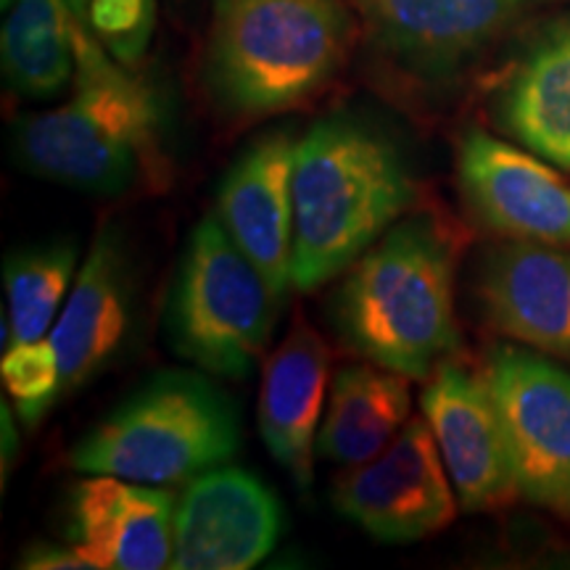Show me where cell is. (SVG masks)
Returning <instances> with one entry per match:
<instances>
[{"label":"cell","mask_w":570,"mask_h":570,"mask_svg":"<svg viewBox=\"0 0 570 570\" xmlns=\"http://www.w3.org/2000/svg\"><path fill=\"white\" fill-rule=\"evenodd\" d=\"M71 46L69 101L13 125V161L40 180L92 196L164 190L169 156L159 90L135 67L114 59L77 17Z\"/></svg>","instance_id":"1"},{"label":"cell","mask_w":570,"mask_h":570,"mask_svg":"<svg viewBox=\"0 0 570 570\" xmlns=\"http://www.w3.org/2000/svg\"><path fill=\"white\" fill-rule=\"evenodd\" d=\"M407 151L370 119L336 114L296 140L291 288L336 281L417 206Z\"/></svg>","instance_id":"2"},{"label":"cell","mask_w":570,"mask_h":570,"mask_svg":"<svg viewBox=\"0 0 570 570\" xmlns=\"http://www.w3.org/2000/svg\"><path fill=\"white\" fill-rule=\"evenodd\" d=\"M458 246L431 212H410L341 277L331 323L348 352L428 381L460 352Z\"/></svg>","instance_id":"3"},{"label":"cell","mask_w":570,"mask_h":570,"mask_svg":"<svg viewBox=\"0 0 570 570\" xmlns=\"http://www.w3.org/2000/svg\"><path fill=\"white\" fill-rule=\"evenodd\" d=\"M352 40L354 17L344 0H217L206 90L238 122L294 111L338 75Z\"/></svg>","instance_id":"4"},{"label":"cell","mask_w":570,"mask_h":570,"mask_svg":"<svg viewBox=\"0 0 570 570\" xmlns=\"http://www.w3.org/2000/svg\"><path fill=\"white\" fill-rule=\"evenodd\" d=\"M206 375L164 370L148 377L69 449V468L173 487L225 465L240 449V410Z\"/></svg>","instance_id":"5"},{"label":"cell","mask_w":570,"mask_h":570,"mask_svg":"<svg viewBox=\"0 0 570 570\" xmlns=\"http://www.w3.org/2000/svg\"><path fill=\"white\" fill-rule=\"evenodd\" d=\"M283 302L219 223L206 214L185 244L167 302L173 352L204 373L244 381L265 360Z\"/></svg>","instance_id":"6"},{"label":"cell","mask_w":570,"mask_h":570,"mask_svg":"<svg viewBox=\"0 0 570 570\" xmlns=\"http://www.w3.org/2000/svg\"><path fill=\"white\" fill-rule=\"evenodd\" d=\"M346 520L386 544L433 537L458 515V494L425 417H410L399 436L333 487Z\"/></svg>","instance_id":"7"},{"label":"cell","mask_w":570,"mask_h":570,"mask_svg":"<svg viewBox=\"0 0 570 570\" xmlns=\"http://www.w3.org/2000/svg\"><path fill=\"white\" fill-rule=\"evenodd\" d=\"M515 462L518 491L558 508L570 494V373L518 346H491L483 362Z\"/></svg>","instance_id":"8"},{"label":"cell","mask_w":570,"mask_h":570,"mask_svg":"<svg viewBox=\"0 0 570 570\" xmlns=\"http://www.w3.org/2000/svg\"><path fill=\"white\" fill-rule=\"evenodd\" d=\"M420 407L462 510H497L520 494L508 433L483 367H468L458 356L446 360L428 377Z\"/></svg>","instance_id":"9"},{"label":"cell","mask_w":570,"mask_h":570,"mask_svg":"<svg viewBox=\"0 0 570 570\" xmlns=\"http://www.w3.org/2000/svg\"><path fill=\"white\" fill-rule=\"evenodd\" d=\"M283 504L244 468L219 465L188 481L175 510V570H248L275 550Z\"/></svg>","instance_id":"10"},{"label":"cell","mask_w":570,"mask_h":570,"mask_svg":"<svg viewBox=\"0 0 570 570\" xmlns=\"http://www.w3.org/2000/svg\"><path fill=\"white\" fill-rule=\"evenodd\" d=\"M460 190L483 227L510 240L570 248V185L529 148L470 130L458 154Z\"/></svg>","instance_id":"11"},{"label":"cell","mask_w":570,"mask_h":570,"mask_svg":"<svg viewBox=\"0 0 570 570\" xmlns=\"http://www.w3.org/2000/svg\"><path fill=\"white\" fill-rule=\"evenodd\" d=\"M525 0H354L367 38L415 75L460 69L491 46Z\"/></svg>","instance_id":"12"},{"label":"cell","mask_w":570,"mask_h":570,"mask_svg":"<svg viewBox=\"0 0 570 570\" xmlns=\"http://www.w3.org/2000/svg\"><path fill=\"white\" fill-rule=\"evenodd\" d=\"M294 159L291 130L265 132L230 164L217 196L219 223L281 302L291 288L294 254Z\"/></svg>","instance_id":"13"},{"label":"cell","mask_w":570,"mask_h":570,"mask_svg":"<svg viewBox=\"0 0 570 570\" xmlns=\"http://www.w3.org/2000/svg\"><path fill=\"white\" fill-rule=\"evenodd\" d=\"M175 510L177 504L167 489L117 475H90L71 491V547L92 568H169Z\"/></svg>","instance_id":"14"},{"label":"cell","mask_w":570,"mask_h":570,"mask_svg":"<svg viewBox=\"0 0 570 570\" xmlns=\"http://www.w3.org/2000/svg\"><path fill=\"white\" fill-rule=\"evenodd\" d=\"M132 262L125 238L117 227H104L48 333L59 354L63 394L82 389L122 352L132 327Z\"/></svg>","instance_id":"15"},{"label":"cell","mask_w":570,"mask_h":570,"mask_svg":"<svg viewBox=\"0 0 570 570\" xmlns=\"http://www.w3.org/2000/svg\"><path fill=\"white\" fill-rule=\"evenodd\" d=\"M479 302L494 331L570 360V252L510 240L483 256Z\"/></svg>","instance_id":"16"},{"label":"cell","mask_w":570,"mask_h":570,"mask_svg":"<svg viewBox=\"0 0 570 570\" xmlns=\"http://www.w3.org/2000/svg\"><path fill=\"white\" fill-rule=\"evenodd\" d=\"M331 348L304 320L265 360L259 391V433L275 462L302 491L315 481L317 433L325 415Z\"/></svg>","instance_id":"17"},{"label":"cell","mask_w":570,"mask_h":570,"mask_svg":"<svg viewBox=\"0 0 570 570\" xmlns=\"http://www.w3.org/2000/svg\"><path fill=\"white\" fill-rule=\"evenodd\" d=\"M497 119L520 146L570 169V19L552 24L520 59Z\"/></svg>","instance_id":"18"},{"label":"cell","mask_w":570,"mask_h":570,"mask_svg":"<svg viewBox=\"0 0 570 570\" xmlns=\"http://www.w3.org/2000/svg\"><path fill=\"white\" fill-rule=\"evenodd\" d=\"M410 381L367 360L341 367L317 433V458L356 468L381 454L410 420Z\"/></svg>","instance_id":"19"},{"label":"cell","mask_w":570,"mask_h":570,"mask_svg":"<svg viewBox=\"0 0 570 570\" xmlns=\"http://www.w3.org/2000/svg\"><path fill=\"white\" fill-rule=\"evenodd\" d=\"M69 0H13L3 24V77L9 88L32 101H48L71 82Z\"/></svg>","instance_id":"20"},{"label":"cell","mask_w":570,"mask_h":570,"mask_svg":"<svg viewBox=\"0 0 570 570\" xmlns=\"http://www.w3.org/2000/svg\"><path fill=\"white\" fill-rule=\"evenodd\" d=\"M77 273V244L71 240H51L6 256L3 285L13 331L11 344L38 341L51 333Z\"/></svg>","instance_id":"21"},{"label":"cell","mask_w":570,"mask_h":570,"mask_svg":"<svg viewBox=\"0 0 570 570\" xmlns=\"http://www.w3.org/2000/svg\"><path fill=\"white\" fill-rule=\"evenodd\" d=\"M0 377H3L6 394L13 402V412L27 428H38L40 420L59 402V396H63L59 354L48 336L19 341L6 348Z\"/></svg>","instance_id":"22"},{"label":"cell","mask_w":570,"mask_h":570,"mask_svg":"<svg viewBox=\"0 0 570 570\" xmlns=\"http://www.w3.org/2000/svg\"><path fill=\"white\" fill-rule=\"evenodd\" d=\"M82 21L114 59L138 67L154 38L156 0H90Z\"/></svg>","instance_id":"23"},{"label":"cell","mask_w":570,"mask_h":570,"mask_svg":"<svg viewBox=\"0 0 570 570\" xmlns=\"http://www.w3.org/2000/svg\"><path fill=\"white\" fill-rule=\"evenodd\" d=\"M19 568H32V570H88L92 568L88 560L82 558L80 552L71 547V550H61V547H51V544H38L30 547L21 558Z\"/></svg>","instance_id":"24"},{"label":"cell","mask_w":570,"mask_h":570,"mask_svg":"<svg viewBox=\"0 0 570 570\" xmlns=\"http://www.w3.org/2000/svg\"><path fill=\"white\" fill-rule=\"evenodd\" d=\"M13 458H17V428H13L9 404H3V475L9 473Z\"/></svg>","instance_id":"25"},{"label":"cell","mask_w":570,"mask_h":570,"mask_svg":"<svg viewBox=\"0 0 570 570\" xmlns=\"http://www.w3.org/2000/svg\"><path fill=\"white\" fill-rule=\"evenodd\" d=\"M88 3H90V0H69V9L77 19H82L85 11H88Z\"/></svg>","instance_id":"26"},{"label":"cell","mask_w":570,"mask_h":570,"mask_svg":"<svg viewBox=\"0 0 570 570\" xmlns=\"http://www.w3.org/2000/svg\"><path fill=\"white\" fill-rule=\"evenodd\" d=\"M554 510H562V512H566V515H570V494H568L566 499H562V502H560Z\"/></svg>","instance_id":"27"},{"label":"cell","mask_w":570,"mask_h":570,"mask_svg":"<svg viewBox=\"0 0 570 570\" xmlns=\"http://www.w3.org/2000/svg\"><path fill=\"white\" fill-rule=\"evenodd\" d=\"M0 3H3V9H6V11H9V9H11V3H13V0H0Z\"/></svg>","instance_id":"28"}]
</instances>
